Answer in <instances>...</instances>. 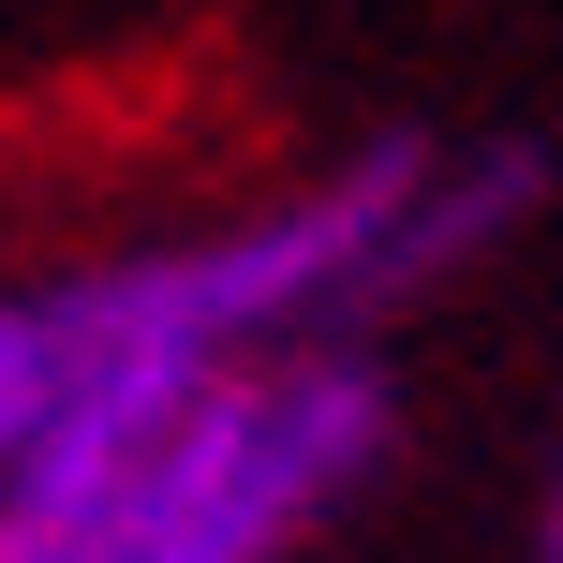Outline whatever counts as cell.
<instances>
[{
    "mask_svg": "<svg viewBox=\"0 0 563 563\" xmlns=\"http://www.w3.org/2000/svg\"><path fill=\"white\" fill-rule=\"evenodd\" d=\"M534 148L489 134H371L327 178L223 208V223L134 238L45 282H0V475H30L75 430H119L148 400H194L297 341H371L430 282L505 253L534 223Z\"/></svg>",
    "mask_w": 563,
    "mask_h": 563,
    "instance_id": "cell-1",
    "label": "cell"
},
{
    "mask_svg": "<svg viewBox=\"0 0 563 563\" xmlns=\"http://www.w3.org/2000/svg\"><path fill=\"white\" fill-rule=\"evenodd\" d=\"M534 563H563V460H549V519H534Z\"/></svg>",
    "mask_w": 563,
    "mask_h": 563,
    "instance_id": "cell-3",
    "label": "cell"
},
{
    "mask_svg": "<svg viewBox=\"0 0 563 563\" xmlns=\"http://www.w3.org/2000/svg\"><path fill=\"white\" fill-rule=\"evenodd\" d=\"M400 460V371L297 341L0 475V563H297Z\"/></svg>",
    "mask_w": 563,
    "mask_h": 563,
    "instance_id": "cell-2",
    "label": "cell"
}]
</instances>
